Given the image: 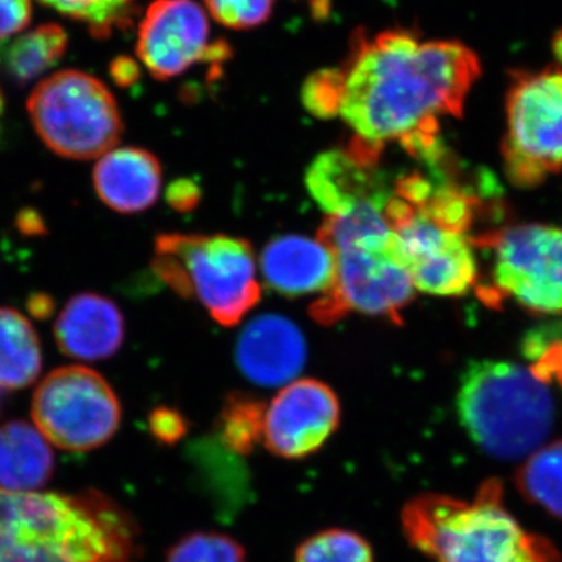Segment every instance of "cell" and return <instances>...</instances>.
I'll return each instance as SVG.
<instances>
[{
	"instance_id": "6da1fadb",
	"label": "cell",
	"mask_w": 562,
	"mask_h": 562,
	"mask_svg": "<svg viewBox=\"0 0 562 562\" xmlns=\"http://www.w3.org/2000/svg\"><path fill=\"white\" fill-rule=\"evenodd\" d=\"M341 69L339 114L355 138L382 150L394 140L432 166L446 154L441 120L462 116L482 61L460 41H420L406 29L369 36L360 29Z\"/></svg>"
},
{
	"instance_id": "7a4b0ae2",
	"label": "cell",
	"mask_w": 562,
	"mask_h": 562,
	"mask_svg": "<svg viewBox=\"0 0 562 562\" xmlns=\"http://www.w3.org/2000/svg\"><path fill=\"white\" fill-rule=\"evenodd\" d=\"M139 528L103 492L0 490V562H139Z\"/></svg>"
},
{
	"instance_id": "3957f363",
	"label": "cell",
	"mask_w": 562,
	"mask_h": 562,
	"mask_svg": "<svg viewBox=\"0 0 562 562\" xmlns=\"http://www.w3.org/2000/svg\"><path fill=\"white\" fill-rule=\"evenodd\" d=\"M401 519L408 542L435 562H562L552 542L514 519L495 479L472 502L417 495L403 506Z\"/></svg>"
},
{
	"instance_id": "277c9868",
	"label": "cell",
	"mask_w": 562,
	"mask_h": 562,
	"mask_svg": "<svg viewBox=\"0 0 562 562\" xmlns=\"http://www.w3.org/2000/svg\"><path fill=\"white\" fill-rule=\"evenodd\" d=\"M457 408L472 441L498 460L528 457L553 428L549 383L516 362H471L461 375Z\"/></svg>"
},
{
	"instance_id": "5b68a950",
	"label": "cell",
	"mask_w": 562,
	"mask_h": 562,
	"mask_svg": "<svg viewBox=\"0 0 562 562\" xmlns=\"http://www.w3.org/2000/svg\"><path fill=\"white\" fill-rule=\"evenodd\" d=\"M151 269L181 297L201 302L224 327L239 324L260 302L254 250L244 239L165 233L155 241Z\"/></svg>"
},
{
	"instance_id": "8992f818",
	"label": "cell",
	"mask_w": 562,
	"mask_h": 562,
	"mask_svg": "<svg viewBox=\"0 0 562 562\" xmlns=\"http://www.w3.org/2000/svg\"><path fill=\"white\" fill-rule=\"evenodd\" d=\"M29 116L43 143L68 160L102 157L120 144L124 122L103 81L68 69L41 81L27 101Z\"/></svg>"
},
{
	"instance_id": "52a82bcc",
	"label": "cell",
	"mask_w": 562,
	"mask_h": 562,
	"mask_svg": "<svg viewBox=\"0 0 562 562\" xmlns=\"http://www.w3.org/2000/svg\"><path fill=\"white\" fill-rule=\"evenodd\" d=\"M490 250V286L480 295L487 305L513 301L536 316H562V227L517 224L471 238Z\"/></svg>"
},
{
	"instance_id": "ba28073f",
	"label": "cell",
	"mask_w": 562,
	"mask_h": 562,
	"mask_svg": "<svg viewBox=\"0 0 562 562\" xmlns=\"http://www.w3.org/2000/svg\"><path fill=\"white\" fill-rule=\"evenodd\" d=\"M502 158L517 188H538L562 173V68L524 70L513 77L505 102Z\"/></svg>"
},
{
	"instance_id": "9c48e42d",
	"label": "cell",
	"mask_w": 562,
	"mask_h": 562,
	"mask_svg": "<svg viewBox=\"0 0 562 562\" xmlns=\"http://www.w3.org/2000/svg\"><path fill=\"white\" fill-rule=\"evenodd\" d=\"M32 419L41 435L65 452L105 446L121 427L122 408L110 383L87 366L55 369L36 387Z\"/></svg>"
},
{
	"instance_id": "30bf717a",
	"label": "cell",
	"mask_w": 562,
	"mask_h": 562,
	"mask_svg": "<svg viewBox=\"0 0 562 562\" xmlns=\"http://www.w3.org/2000/svg\"><path fill=\"white\" fill-rule=\"evenodd\" d=\"M384 214L394 232L395 254L416 290L458 297L479 284L475 247L468 235L436 224L397 195Z\"/></svg>"
},
{
	"instance_id": "8fae6325",
	"label": "cell",
	"mask_w": 562,
	"mask_h": 562,
	"mask_svg": "<svg viewBox=\"0 0 562 562\" xmlns=\"http://www.w3.org/2000/svg\"><path fill=\"white\" fill-rule=\"evenodd\" d=\"M335 255V283L313 303L310 312L314 319L331 325L355 312L402 324V312L413 301L416 288L395 254L394 243L387 249L360 247Z\"/></svg>"
},
{
	"instance_id": "7c38bea8",
	"label": "cell",
	"mask_w": 562,
	"mask_h": 562,
	"mask_svg": "<svg viewBox=\"0 0 562 562\" xmlns=\"http://www.w3.org/2000/svg\"><path fill=\"white\" fill-rule=\"evenodd\" d=\"M338 395L317 380H294L266 406L262 442L283 460H303L316 453L338 430Z\"/></svg>"
},
{
	"instance_id": "4fadbf2b",
	"label": "cell",
	"mask_w": 562,
	"mask_h": 562,
	"mask_svg": "<svg viewBox=\"0 0 562 562\" xmlns=\"http://www.w3.org/2000/svg\"><path fill=\"white\" fill-rule=\"evenodd\" d=\"M210 21L194 0H155L139 22L136 54L157 80L176 79L210 47Z\"/></svg>"
},
{
	"instance_id": "5bb4252c",
	"label": "cell",
	"mask_w": 562,
	"mask_h": 562,
	"mask_svg": "<svg viewBox=\"0 0 562 562\" xmlns=\"http://www.w3.org/2000/svg\"><path fill=\"white\" fill-rule=\"evenodd\" d=\"M239 371L260 386L294 382L306 361L301 328L279 314H265L244 328L236 346Z\"/></svg>"
},
{
	"instance_id": "9a60e30c",
	"label": "cell",
	"mask_w": 562,
	"mask_h": 562,
	"mask_svg": "<svg viewBox=\"0 0 562 562\" xmlns=\"http://www.w3.org/2000/svg\"><path fill=\"white\" fill-rule=\"evenodd\" d=\"M54 335L66 357L90 362L109 360L124 344V316L110 299L81 292L66 303L55 322Z\"/></svg>"
},
{
	"instance_id": "2e32d148",
	"label": "cell",
	"mask_w": 562,
	"mask_h": 562,
	"mask_svg": "<svg viewBox=\"0 0 562 562\" xmlns=\"http://www.w3.org/2000/svg\"><path fill=\"white\" fill-rule=\"evenodd\" d=\"M306 187L328 216L346 213L361 203L386 206L392 194L376 165L360 160L349 149L319 155L306 172Z\"/></svg>"
},
{
	"instance_id": "e0dca14e",
	"label": "cell",
	"mask_w": 562,
	"mask_h": 562,
	"mask_svg": "<svg viewBox=\"0 0 562 562\" xmlns=\"http://www.w3.org/2000/svg\"><path fill=\"white\" fill-rule=\"evenodd\" d=\"M261 271L266 283L286 297L325 294L336 279V255L319 238L280 236L265 247Z\"/></svg>"
},
{
	"instance_id": "ac0fdd59",
	"label": "cell",
	"mask_w": 562,
	"mask_h": 562,
	"mask_svg": "<svg viewBox=\"0 0 562 562\" xmlns=\"http://www.w3.org/2000/svg\"><path fill=\"white\" fill-rule=\"evenodd\" d=\"M161 180L158 158L138 147L106 151L92 172L99 199L122 214L150 209L160 198Z\"/></svg>"
},
{
	"instance_id": "d6986e66",
	"label": "cell",
	"mask_w": 562,
	"mask_h": 562,
	"mask_svg": "<svg viewBox=\"0 0 562 562\" xmlns=\"http://www.w3.org/2000/svg\"><path fill=\"white\" fill-rule=\"evenodd\" d=\"M50 442L38 428L24 420L0 425V490L33 492L54 475Z\"/></svg>"
},
{
	"instance_id": "ffe728a7",
	"label": "cell",
	"mask_w": 562,
	"mask_h": 562,
	"mask_svg": "<svg viewBox=\"0 0 562 562\" xmlns=\"http://www.w3.org/2000/svg\"><path fill=\"white\" fill-rule=\"evenodd\" d=\"M43 369V347L32 322L13 308H0V391L31 386Z\"/></svg>"
},
{
	"instance_id": "44dd1931",
	"label": "cell",
	"mask_w": 562,
	"mask_h": 562,
	"mask_svg": "<svg viewBox=\"0 0 562 562\" xmlns=\"http://www.w3.org/2000/svg\"><path fill=\"white\" fill-rule=\"evenodd\" d=\"M68 33L58 24H44L0 46V70L24 87L61 60Z\"/></svg>"
},
{
	"instance_id": "7402d4cb",
	"label": "cell",
	"mask_w": 562,
	"mask_h": 562,
	"mask_svg": "<svg viewBox=\"0 0 562 562\" xmlns=\"http://www.w3.org/2000/svg\"><path fill=\"white\" fill-rule=\"evenodd\" d=\"M516 486L525 501L562 520V441L547 443L528 454L517 469Z\"/></svg>"
},
{
	"instance_id": "603a6c76",
	"label": "cell",
	"mask_w": 562,
	"mask_h": 562,
	"mask_svg": "<svg viewBox=\"0 0 562 562\" xmlns=\"http://www.w3.org/2000/svg\"><path fill=\"white\" fill-rule=\"evenodd\" d=\"M266 406L250 395L233 394L222 408L216 438L222 449L246 457L262 443Z\"/></svg>"
},
{
	"instance_id": "cb8c5ba5",
	"label": "cell",
	"mask_w": 562,
	"mask_h": 562,
	"mask_svg": "<svg viewBox=\"0 0 562 562\" xmlns=\"http://www.w3.org/2000/svg\"><path fill=\"white\" fill-rule=\"evenodd\" d=\"M70 20L85 22L95 38H109L114 31L128 27L135 0H40Z\"/></svg>"
},
{
	"instance_id": "d4e9b609",
	"label": "cell",
	"mask_w": 562,
	"mask_h": 562,
	"mask_svg": "<svg viewBox=\"0 0 562 562\" xmlns=\"http://www.w3.org/2000/svg\"><path fill=\"white\" fill-rule=\"evenodd\" d=\"M294 562H375V558L371 543L358 532L330 528L305 539Z\"/></svg>"
},
{
	"instance_id": "484cf974",
	"label": "cell",
	"mask_w": 562,
	"mask_h": 562,
	"mask_svg": "<svg viewBox=\"0 0 562 562\" xmlns=\"http://www.w3.org/2000/svg\"><path fill=\"white\" fill-rule=\"evenodd\" d=\"M166 562H247L241 543L224 532L195 531L179 539Z\"/></svg>"
},
{
	"instance_id": "4316f807",
	"label": "cell",
	"mask_w": 562,
	"mask_h": 562,
	"mask_svg": "<svg viewBox=\"0 0 562 562\" xmlns=\"http://www.w3.org/2000/svg\"><path fill=\"white\" fill-rule=\"evenodd\" d=\"M344 74L341 68H327L312 74L303 83V106L321 120H330L341 111Z\"/></svg>"
},
{
	"instance_id": "83f0119b",
	"label": "cell",
	"mask_w": 562,
	"mask_h": 562,
	"mask_svg": "<svg viewBox=\"0 0 562 562\" xmlns=\"http://www.w3.org/2000/svg\"><path fill=\"white\" fill-rule=\"evenodd\" d=\"M217 24L232 31H250L271 20L276 0H203Z\"/></svg>"
},
{
	"instance_id": "f1b7e54d",
	"label": "cell",
	"mask_w": 562,
	"mask_h": 562,
	"mask_svg": "<svg viewBox=\"0 0 562 562\" xmlns=\"http://www.w3.org/2000/svg\"><path fill=\"white\" fill-rule=\"evenodd\" d=\"M149 430L162 446H173L187 436L188 422L177 409L158 406L150 413Z\"/></svg>"
},
{
	"instance_id": "f546056e",
	"label": "cell",
	"mask_w": 562,
	"mask_h": 562,
	"mask_svg": "<svg viewBox=\"0 0 562 562\" xmlns=\"http://www.w3.org/2000/svg\"><path fill=\"white\" fill-rule=\"evenodd\" d=\"M31 20V0H0V41L27 27Z\"/></svg>"
},
{
	"instance_id": "4dcf8cb0",
	"label": "cell",
	"mask_w": 562,
	"mask_h": 562,
	"mask_svg": "<svg viewBox=\"0 0 562 562\" xmlns=\"http://www.w3.org/2000/svg\"><path fill=\"white\" fill-rule=\"evenodd\" d=\"M166 199L173 210L190 211L201 201V191L191 180H177L168 188Z\"/></svg>"
},
{
	"instance_id": "1f68e13d",
	"label": "cell",
	"mask_w": 562,
	"mask_h": 562,
	"mask_svg": "<svg viewBox=\"0 0 562 562\" xmlns=\"http://www.w3.org/2000/svg\"><path fill=\"white\" fill-rule=\"evenodd\" d=\"M111 79L121 88H131L139 79L138 63L128 57H117L111 61Z\"/></svg>"
},
{
	"instance_id": "d6a6232c",
	"label": "cell",
	"mask_w": 562,
	"mask_h": 562,
	"mask_svg": "<svg viewBox=\"0 0 562 562\" xmlns=\"http://www.w3.org/2000/svg\"><path fill=\"white\" fill-rule=\"evenodd\" d=\"M16 227L20 228L22 235L40 236L46 233V224L36 210H22L16 217Z\"/></svg>"
},
{
	"instance_id": "836d02e7",
	"label": "cell",
	"mask_w": 562,
	"mask_h": 562,
	"mask_svg": "<svg viewBox=\"0 0 562 562\" xmlns=\"http://www.w3.org/2000/svg\"><path fill=\"white\" fill-rule=\"evenodd\" d=\"M535 369L536 373L543 380V382L549 383V380L554 376V379L560 380L562 384V347L561 349H557L552 355L547 353L546 360L539 362Z\"/></svg>"
},
{
	"instance_id": "e575fe53",
	"label": "cell",
	"mask_w": 562,
	"mask_h": 562,
	"mask_svg": "<svg viewBox=\"0 0 562 562\" xmlns=\"http://www.w3.org/2000/svg\"><path fill=\"white\" fill-rule=\"evenodd\" d=\"M27 310L33 317H36V319H49L52 314L55 312V301L49 294L35 292V294H32L31 297H29Z\"/></svg>"
},
{
	"instance_id": "d590c367",
	"label": "cell",
	"mask_w": 562,
	"mask_h": 562,
	"mask_svg": "<svg viewBox=\"0 0 562 562\" xmlns=\"http://www.w3.org/2000/svg\"><path fill=\"white\" fill-rule=\"evenodd\" d=\"M553 52L557 55L558 61L562 65V31L554 36L553 40Z\"/></svg>"
},
{
	"instance_id": "8d00e7d4",
	"label": "cell",
	"mask_w": 562,
	"mask_h": 562,
	"mask_svg": "<svg viewBox=\"0 0 562 562\" xmlns=\"http://www.w3.org/2000/svg\"><path fill=\"white\" fill-rule=\"evenodd\" d=\"M3 113V95L2 91H0V116H2Z\"/></svg>"
},
{
	"instance_id": "74e56055",
	"label": "cell",
	"mask_w": 562,
	"mask_h": 562,
	"mask_svg": "<svg viewBox=\"0 0 562 562\" xmlns=\"http://www.w3.org/2000/svg\"><path fill=\"white\" fill-rule=\"evenodd\" d=\"M0 398H2V391H0ZM0 402H2V401H0Z\"/></svg>"
}]
</instances>
